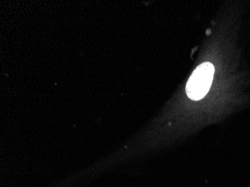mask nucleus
<instances>
[{
	"instance_id": "f257e3e1",
	"label": "nucleus",
	"mask_w": 250,
	"mask_h": 187,
	"mask_svg": "<svg viewBox=\"0 0 250 187\" xmlns=\"http://www.w3.org/2000/svg\"><path fill=\"white\" fill-rule=\"evenodd\" d=\"M214 67L205 62L196 67L188 80L186 86L188 96L192 101H199L207 95L211 86Z\"/></svg>"
}]
</instances>
